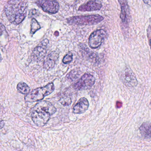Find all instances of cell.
<instances>
[{"mask_svg": "<svg viewBox=\"0 0 151 151\" xmlns=\"http://www.w3.org/2000/svg\"><path fill=\"white\" fill-rule=\"evenodd\" d=\"M121 6V12L120 18L122 22L124 24L128 23L129 17V7L126 1H118Z\"/></svg>", "mask_w": 151, "mask_h": 151, "instance_id": "12", "label": "cell"}, {"mask_svg": "<svg viewBox=\"0 0 151 151\" xmlns=\"http://www.w3.org/2000/svg\"><path fill=\"white\" fill-rule=\"evenodd\" d=\"M60 102L63 106H67L70 105L71 103V99L68 97H64L61 99Z\"/></svg>", "mask_w": 151, "mask_h": 151, "instance_id": "19", "label": "cell"}, {"mask_svg": "<svg viewBox=\"0 0 151 151\" xmlns=\"http://www.w3.org/2000/svg\"><path fill=\"white\" fill-rule=\"evenodd\" d=\"M120 78L123 83L128 87H135L137 85V78L132 70L126 68L121 72Z\"/></svg>", "mask_w": 151, "mask_h": 151, "instance_id": "7", "label": "cell"}, {"mask_svg": "<svg viewBox=\"0 0 151 151\" xmlns=\"http://www.w3.org/2000/svg\"><path fill=\"white\" fill-rule=\"evenodd\" d=\"M101 7L102 5L99 1H90L80 6L78 10L81 12H91L100 10Z\"/></svg>", "mask_w": 151, "mask_h": 151, "instance_id": "9", "label": "cell"}, {"mask_svg": "<svg viewBox=\"0 0 151 151\" xmlns=\"http://www.w3.org/2000/svg\"><path fill=\"white\" fill-rule=\"evenodd\" d=\"M17 89L19 92L23 94H28L30 91L29 87L23 82H20L18 84Z\"/></svg>", "mask_w": 151, "mask_h": 151, "instance_id": "15", "label": "cell"}, {"mask_svg": "<svg viewBox=\"0 0 151 151\" xmlns=\"http://www.w3.org/2000/svg\"><path fill=\"white\" fill-rule=\"evenodd\" d=\"M46 53V46L42 45L38 46L34 49L32 53V56L35 60L40 61L45 57Z\"/></svg>", "mask_w": 151, "mask_h": 151, "instance_id": "13", "label": "cell"}, {"mask_svg": "<svg viewBox=\"0 0 151 151\" xmlns=\"http://www.w3.org/2000/svg\"><path fill=\"white\" fill-rule=\"evenodd\" d=\"M106 36V32L103 29H99L91 33L89 38V45L92 49L99 47Z\"/></svg>", "mask_w": 151, "mask_h": 151, "instance_id": "6", "label": "cell"}, {"mask_svg": "<svg viewBox=\"0 0 151 151\" xmlns=\"http://www.w3.org/2000/svg\"><path fill=\"white\" fill-rule=\"evenodd\" d=\"M59 57V53L56 52H52L50 53L46 59L45 60L44 63V68L45 69H51L54 67L56 61Z\"/></svg>", "mask_w": 151, "mask_h": 151, "instance_id": "11", "label": "cell"}, {"mask_svg": "<svg viewBox=\"0 0 151 151\" xmlns=\"http://www.w3.org/2000/svg\"><path fill=\"white\" fill-rule=\"evenodd\" d=\"M144 2H145V4H147V5H149V6H151V1H144Z\"/></svg>", "mask_w": 151, "mask_h": 151, "instance_id": "21", "label": "cell"}, {"mask_svg": "<svg viewBox=\"0 0 151 151\" xmlns=\"http://www.w3.org/2000/svg\"><path fill=\"white\" fill-rule=\"evenodd\" d=\"M28 4L22 1H9L5 7V12L9 21L18 25L25 19L27 15Z\"/></svg>", "mask_w": 151, "mask_h": 151, "instance_id": "2", "label": "cell"}, {"mask_svg": "<svg viewBox=\"0 0 151 151\" xmlns=\"http://www.w3.org/2000/svg\"><path fill=\"white\" fill-rule=\"evenodd\" d=\"M40 29V26L37 21L33 18L32 20L31 28V34L33 35L37 31Z\"/></svg>", "mask_w": 151, "mask_h": 151, "instance_id": "16", "label": "cell"}, {"mask_svg": "<svg viewBox=\"0 0 151 151\" xmlns=\"http://www.w3.org/2000/svg\"><path fill=\"white\" fill-rule=\"evenodd\" d=\"M55 86L53 83H50L44 87L34 89L30 92L24 98L25 101L28 102H34L43 99L45 97L51 94Z\"/></svg>", "mask_w": 151, "mask_h": 151, "instance_id": "3", "label": "cell"}, {"mask_svg": "<svg viewBox=\"0 0 151 151\" xmlns=\"http://www.w3.org/2000/svg\"><path fill=\"white\" fill-rule=\"evenodd\" d=\"M104 18L99 15H92L86 16L73 17L68 19L70 24L77 25H93L101 22Z\"/></svg>", "mask_w": 151, "mask_h": 151, "instance_id": "4", "label": "cell"}, {"mask_svg": "<svg viewBox=\"0 0 151 151\" xmlns=\"http://www.w3.org/2000/svg\"><path fill=\"white\" fill-rule=\"evenodd\" d=\"M122 106V103L121 101H117L116 103V107L118 108H120Z\"/></svg>", "mask_w": 151, "mask_h": 151, "instance_id": "20", "label": "cell"}, {"mask_svg": "<svg viewBox=\"0 0 151 151\" xmlns=\"http://www.w3.org/2000/svg\"><path fill=\"white\" fill-rule=\"evenodd\" d=\"M36 3L45 12L49 14H55L58 12L60 8L58 1L55 0L38 1Z\"/></svg>", "mask_w": 151, "mask_h": 151, "instance_id": "8", "label": "cell"}, {"mask_svg": "<svg viewBox=\"0 0 151 151\" xmlns=\"http://www.w3.org/2000/svg\"></svg>", "mask_w": 151, "mask_h": 151, "instance_id": "23", "label": "cell"}, {"mask_svg": "<svg viewBox=\"0 0 151 151\" xmlns=\"http://www.w3.org/2000/svg\"><path fill=\"white\" fill-rule=\"evenodd\" d=\"M149 45H150V48H151V39H150L149 40Z\"/></svg>", "mask_w": 151, "mask_h": 151, "instance_id": "22", "label": "cell"}, {"mask_svg": "<svg viewBox=\"0 0 151 151\" xmlns=\"http://www.w3.org/2000/svg\"><path fill=\"white\" fill-rule=\"evenodd\" d=\"M56 111V108L51 102L43 101L38 102L32 108L31 115L34 123L41 127L46 124Z\"/></svg>", "mask_w": 151, "mask_h": 151, "instance_id": "1", "label": "cell"}, {"mask_svg": "<svg viewBox=\"0 0 151 151\" xmlns=\"http://www.w3.org/2000/svg\"><path fill=\"white\" fill-rule=\"evenodd\" d=\"M79 75H80L78 74V71H72L69 74H68L67 78H68V79H69L71 81H73V80L77 79L79 76Z\"/></svg>", "mask_w": 151, "mask_h": 151, "instance_id": "17", "label": "cell"}, {"mask_svg": "<svg viewBox=\"0 0 151 151\" xmlns=\"http://www.w3.org/2000/svg\"><path fill=\"white\" fill-rule=\"evenodd\" d=\"M141 136L145 139L151 138V123L145 122L139 128Z\"/></svg>", "mask_w": 151, "mask_h": 151, "instance_id": "14", "label": "cell"}, {"mask_svg": "<svg viewBox=\"0 0 151 151\" xmlns=\"http://www.w3.org/2000/svg\"><path fill=\"white\" fill-rule=\"evenodd\" d=\"M72 60H73V55L71 53H70L64 56V58L63 59V62L65 64H67L72 61Z\"/></svg>", "mask_w": 151, "mask_h": 151, "instance_id": "18", "label": "cell"}, {"mask_svg": "<svg viewBox=\"0 0 151 151\" xmlns=\"http://www.w3.org/2000/svg\"><path fill=\"white\" fill-rule=\"evenodd\" d=\"M95 82V78L93 76L90 74H85L74 84V87L78 91L88 90L93 86Z\"/></svg>", "mask_w": 151, "mask_h": 151, "instance_id": "5", "label": "cell"}, {"mask_svg": "<svg viewBox=\"0 0 151 151\" xmlns=\"http://www.w3.org/2000/svg\"><path fill=\"white\" fill-rule=\"evenodd\" d=\"M89 103L87 99L82 98L78 101L73 109V113L76 114H81L88 109Z\"/></svg>", "mask_w": 151, "mask_h": 151, "instance_id": "10", "label": "cell"}]
</instances>
